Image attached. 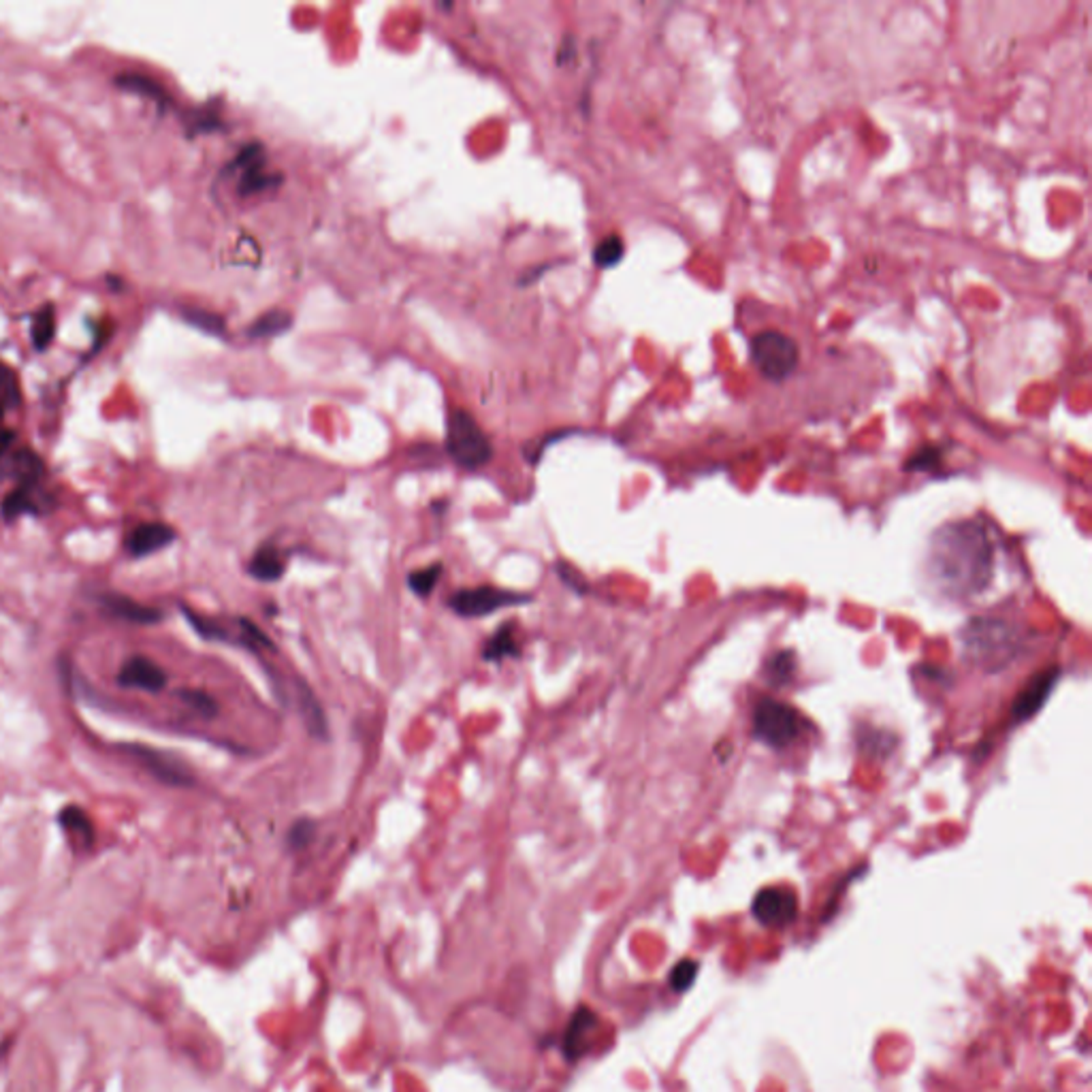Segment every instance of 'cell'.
Instances as JSON below:
<instances>
[{"label": "cell", "mask_w": 1092, "mask_h": 1092, "mask_svg": "<svg viewBox=\"0 0 1092 1092\" xmlns=\"http://www.w3.org/2000/svg\"><path fill=\"white\" fill-rule=\"evenodd\" d=\"M932 574L943 589L956 596L973 594L984 587L992 570V546L977 523H954L932 540Z\"/></svg>", "instance_id": "6da1fadb"}, {"label": "cell", "mask_w": 1092, "mask_h": 1092, "mask_svg": "<svg viewBox=\"0 0 1092 1092\" xmlns=\"http://www.w3.org/2000/svg\"><path fill=\"white\" fill-rule=\"evenodd\" d=\"M446 450L459 468L463 470H478L483 468L494 457V446L491 440L478 425L474 416L463 410L455 408L448 412L446 419Z\"/></svg>", "instance_id": "7a4b0ae2"}, {"label": "cell", "mask_w": 1092, "mask_h": 1092, "mask_svg": "<svg viewBox=\"0 0 1092 1092\" xmlns=\"http://www.w3.org/2000/svg\"><path fill=\"white\" fill-rule=\"evenodd\" d=\"M750 354L754 367L768 383H783V380H788L801 363L799 343L777 329H766L755 334L750 343Z\"/></svg>", "instance_id": "3957f363"}, {"label": "cell", "mask_w": 1092, "mask_h": 1092, "mask_svg": "<svg viewBox=\"0 0 1092 1092\" xmlns=\"http://www.w3.org/2000/svg\"><path fill=\"white\" fill-rule=\"evenodd\" d=\"M801 728V715L790 704L779 702L775 698H764L755 704L754 734L764 745L775 747V750L788 747L792 741L799 739Z\"/></svg>", "instance_id": "277c9868"}, {"label": "cell", "mask_w": 1092, "mask_h": 1092, "mask_svg": "<svg viewBox=\"0 0 1092 1092\" xmlns=\"http://www.w3.org/2000/svg\"><path fill=\"white\" fill-rule=\"evenodd\" d=\"M530 599H532V596H527V594L483 585V587H472V589H459V592H455L448 598V606H450L452 612H457L459 617L478 619V617L494 615V612H497L501 608L527 604Z\"/></svg>", "instance_id": "5b68a950"}, {"label": "cell", "mask_w": 1092, "mask_h": 1092, "mask_svg": "<svg viewBox=\"0 0 1092 1092\" xmlns=\"http://www.w3.org/2000/svg\"><path fill=\"white\" fill-rule=\"evenodd\" d=\"M122 750L137 759V762L158 781L174 785V788H188V785H194L192 770L174 755L150 750V747H143V745H125Z\"/></svg>", "instance_id": "8992f818"}, {"label": "cell", "mask_w": 1092, "mask_h": 1092, "mask_svg": "<svg viewBox=\"0 0 1092 1092\" xmlns=\"http://www.w3.org/2000/svg\"><path fill=\"white\" fill-rule=\"evenodd\" d=\"M799 913V901L790 888H764L754 901V915L759 924L781 928L794 922Z\"/></svg>", "instance_id": "52a82bcc"}, {"label": "cell", "mask_w": 1092, "mask_h": 1092, "mask_svg": "<svg viewBox=\"0 0 1092 1092\" xmlns=\"http://www.w3.org/2000/svg\"><path fill=\"white\" fill-rule=\"evenodd\" d=\"M231 171H239V192L241 194H254L272 186L280 178L269 176L265 171V152L261 143H248L241 147L235 161L229 167Z\"/></svg>", "instance_id": "ba28073f"}, {"label": "cell", "mask_w": 1092, "mask_h": 1092, "mask_svg": "<svg viewBox=\"0 0 1092 1092\" xmlns=\"http://www.w3.org/2000/svg\"><path fill=\"white\" fill-rule=\"evenodd\" d=\"M1059 677H1061L1059 668H1048L1044 672H1037L1035 677L1022 687V692L1017 694L1014 702V717L1015 719L1033 717L1037 710L1046 704Z\"/></svg>", "instance_id": "9c48e42d"}, {"label": "cell", "mask_w": 1092, "mask_h": 1092, "mask_svg": "<svg viewBox=\"0 0 1092 1092\" xmlns=\"http://www.w3.org/2000/svg\"><path fill=\"white\" fill-rule=\"evenodd\" d=\"M118 683L125 685V687H137V690L156 694V692L165 690L167 674L161 666L156 664V661L147 659L143 655H134V657L127 659L125 664H122L120 674H118Z\"/></svg>", "instance_id": "30bf717a"}, {"label": "cell", "mask_w": 1092, "mask_h": 1092, "mask_svg": "<svg viewBox=\"0 0 1092 1092\" xmlns=\"http://www.w3.org/2000/svg\"><path fill=\"white\" fill-rule=\"evenodd\" d=\"M176 540V530L167 523H141L127 538V550L132 557H147L167 548Z\"/></svg>", "instance_id": "8fae6325"}, {"label": "cell", "mask_w": 1092, "mask_h": 1092, "mask_svg": "<svg viewBox=\"0 0 1092 1092\" xmlns=\"http://www.w3.org/2000/svg\"><path fill=\"white\" fill-rule=\"evenodd\" d=\"M101 602H103L105 610H109L114 617H118L122 621H130V623H139V625H152V623H158L163 619L161 610L134 602V599H130L127 596L107 594V596H103Z\"/></svg>", "instance_id": "7c38bea8"}, {"label": "cell", "mask_w": 1092, "mask_h": 1092, "mask_svg": "<svg viewBox=\"0 0 1092 1092\" xmlns=\"http://www.w3.org/2000/svg\"><path fill=\"white\" fill-rule=\"evenodd\" d=\"M285 570H286V555L282 553L276 545H269V543L256 548V553L248 563V574L252 579L263 583L280 581L282 576H285Z\"/></svg>", "instance_id": "4fadbf2b"}, {"label": "cell", "mask_w": 1092, "mask_h": 1092, "mask_svg": "<svg viewBox=\"0 0 1092 1092\" xmlns=\"http://www.w3.org/2000/svg\"><path fill=\"white\" fill-rule=\"evenodd\" d=\"M294 685H297V692H294V694H297L299 713H301L305 728H308V732L314 736V739L327 741L329 739V726H327V717H325V710H323L321 702H318V698L314 696V692L301 679Z\"/></svg>", "instance_id": "5bb4252c"}, {"label": "cell", "mask_w": 1092, "mask_h": 1092, "mask_svg": "<svg viewBox=\"0 0 1092 1092\" xmlns=\"http://www.w3.org/2000/svg\"><path fill=\"white\" fill-rule=\"evenodd\" d=\"M521 645H519V628L514 621H508L487 638L483 647V659L485 661H501L508 657H519Z\"/></svg>", "instance_id": "9a60e30c"}, {"label": "cell", "mask_w": 1092, "mask_h": 1092, "mask_svg": "<svg viewBox=\"0 0 1092 1092\" xmlns=\"http://www.w3.org/2000/svg\"><path fill=\"white\" fill-rule=\"evenodd\" d=\"M116 85L120 90L154 98V101L161 103V105H167V101H169V96L163 90V85L154 81L152 78L141 76V73H122V76L116 78Z\"/></svg>", "instance_id": "2e32d148"}, {"label": "cell", "mask_w": 1092, "mask_h": 1092, "mask_svg": "<svg viewBox=\"0 0 1092 1092\" xmlns=\"http://www.w3.org/2000/svg\"><path fill=\"white\" fill-rule=\"evenodd\" d=\"M58 821H60V826L73 834V837L79 839L85 845V848H90L92 841H94V826H92L90 817L83 813V808L65 806L63 811H60Z\"/></svg>", "instance_id": "e0dca14e"}, {"label": "cell", "mask_w": 1092, "mask_h": 1092, "mask_svg": "<svg viewBox=\"0 0 1092 1092\" xmlns=\"http://www.w3.org/2000/svg\"><path fill=\"white\" fill-rule=\"evenodd\" d=\"M36 489L39 487H16L11 494L3 499V517L7 521H14L22 514L26 512H39V504H36Z\"/></svg>", "instance_id": "ac0fdd59"}, {"label": "cell", "mask_w": 1092, "mask_h": 1092, "mask_svg": "<svg viewBox=\"0 0 1092 1092\" xmlns=\"http://www.w3.org/2000/svg\"><path fill=\"white\" fill-rule=\"evenodd\" d=\"M290 325H292V316L288 312L272 310V312H267V314L256 318V321L248 329V336L252 339L274 338L278 334H285L286 329H290Z\"/></svg>", "instance_id": "d6986e66"}, {"label": "cell", "mask_w": 1092, "mask_h": 1092, "mask_svg": "<svg viewBox=\"0 0 1092 1092\" xmlns=\"http://www.w3.org/2000/svg\"><path fill=\"white\" fill-rule=\"evenodd\" d=\"M20 406V383L11 367L0 361V429H3L5 414Z\"/></svg>", "instance_id": "ffe728a7"}, {"label": "cell", "mask_w": 1092, "mask_h": 1092, "mask_svg": "<svg viewBox=\"0 0 1092 1092\" xmlns=\"http://www.w3.org/2000/svg\"><path fill=\"white\" fill-rule=\"evenodd\" d=\"M56 334V310L54 305H45L43 310L36 312L32 321V346L36 350H45L52 343Z\"/></svg>", "instance_id": "44dd1931"}, {"label": "cell", "mask_w": 1092, "mask_h": 1092, "mask_svg": "<svg viewBox=\"0 0 1092 1092\" xmlns=\"http://www.w3.org/2000/svg\"><path fill=\"white\" fill-rule=\"evenodd\" d=\"M442 572H444V566H442L440 561L432 563V566H427V568H419V570L410 572V576H408L410 592L414 596H419V598L432 596L438 581L442 579Z\"/></svg>", "instance_id": "7402d4cb"}, {"label": "cell", "mask_w": 1092, "mask_h": 1092, "mask_svg": "<svg viewBox=\"0 0 1092 1092\" xmlns=\"http://www.w3.org/2000/svg\"><path fill=\"white\" fill-rule=\"evenodd\" d=\"M796 672V659L790 651H779L766 661V679L772 685L790 683Z\"/></svg>", "instance_id": "603a6c76"}, {"label": "cell", "mask_w": 1092, "mask_h": 1092, "mask_svg": "<svg viewBox=\"0 0 1092 1092\" xmlns=\"http://www.w3.org/2000/svg\"><path fill=\"white\" fill-rule=\"evenodd\" d=\"M316 832H318V828H316L314 819H308V817L297 819L286 832V848L290 852L308 850L316 839Z\"/></svg>", "instance_id": "cb8c5ba5"}, {"label": "cell", "mask_w": 1092, "mask_h": 1092, "mask_svg": "<svg viewBox=\"0 0 1092 1092\" xmlns=\"http://www.w3.org/2000/svg\"><path fill=\"white\" fill-rule=\"evenodd\" d=\"M182 316H183V321L190 323L196 329L205 331V334H210V336H223L225 329H227L223 316L201 310V308H188V310L182 312Z\"/></svg>", "instance_id": "d4e9b609"}, {"label": "cell", "mask_w": 1092, "mask_h": 1092, "mask_svg": "<svg viewBox=\"0 0 1092 1092\" xmlns=\"http://www.w3.org/2000/svg\"><path fill=\"white\" fill-rule=\"evenodd\" d=\"M623 254H625L623 239L619 235H608L596 245L594 261H596L598 267L608 269V267H615L617 263H621Z\"/></svg>", "instance_id": "484cf974"}, {"label": "cell", "mask_w": 1092, "mask_h": 1092, "mask_svg": "<svg viewBox=\"0 0 1092 1092\" xmlns=\"http://www.w3.org/2000/svg\"><path fill=\"white\" fill-rule=\"evenodd\" d=\"M180 698H182V701H186L196 710V713H201L205 717H214L218 713V704L210 694L196 692V690H182Z\"/></svg>", "instance_id": "4316f807"}, {"label": "cell", "mask_w": 1092, "mask_h": 1092, "mask_svg": "<svg viewBox=\"0 0 1092 1092\" xmlns=\"http://www.w3.org/2000/svg\"><path fill=\"white\" fill-rule=\"evenodd\" d=\"M698 975V962L696 961H681L670 975V984L677 992H685L690 988Z\"/></svg>", "instance_id": "83f0119b"}, {"label": "cell", "mask_w": 1092, "mask_h": 1092, "mask_svg": "<svg viewBox=\"0 0 1092 1092\" xmlns=\"http://www.w3.org/2000/svg\"><path fill=\"white\" fill-rule=\"evenodd\" d=\"M941 459V452L937 448H924L919 450L913 459H910L907 468L910 470H928L930 465H937Z\"/></svg>", "instance_id": "f1b7e54d"}, {"label": "cell", "mask_w": 1092, "mask_h": 1092, "mask_svg": "<svg viewBox=\"0 0 1092 1092\" xmlns=\"http://www.w3.org/2000/svg\"><path fill=\"white\" fill-rule=\"evenodd\" d=\"M557 572L561 576V581L568 583L574 589V592H579V594L585 592V581L581 579V574L576 572L572 566H568L566 561H557Z\"/></svg>", "instance_id": "f546056e"}]
</instances>
